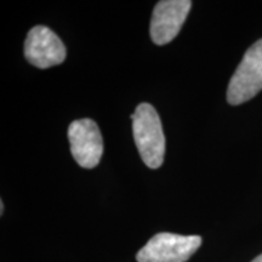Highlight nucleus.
I'll return each instance as SVG.
<instances>
[{"label":"nucleus","mask_w":262,"mask_h":262,"mask_svg":"<svg viewBox=\"0 0 262 262\" xmlns=\"http://www.w3.org/2000/svg\"><path fill=\"white\" fill-rule=\"evenodd\" d=\"M131 119L134 139L143 163L150 169L160 168L165 155V136L156 108L140 103Z\"/></svg>","instance_id":"obj_1"},{"label":"nucleus","mask_w":262,"mask_h":262,"mask_svg":"<svg viewBox=\"0 0 262 262\" xmlns=\"http://www.w3.org/2000/svg\"><path fill=\"white\" fill-rule=\"evenodd\" d=\"M64 44L47 26H35L28 32L25 41V56L34 67H54L66 60Z\"/></svg>","instance_id":"obj_5"},{"label":"nucleus","mask_w":262,"mask_h":262,"mask_svg":"<svg viewBox=\"0 0 262 262\" xmlns=\"http://www.w3.org/2000/svg\"><path fill=\"white\" fill-rule=\"evenodd\" d=\"M262 90V39L251 45L229 80L227 101L238 106Z\"/></svg>","instance_id":"obj_2"},{"label":"nucleus","mask_w":262,"mask_h":262,"mask_svg":"<svg viewBox=\"0 0 262 262\" xmlns=\"http://www.w3.org/2000/svg\"><path fill=\"white\" fill-rule=\"evenodd\" d=\"M251 262H262V254H261V255H258L257 257H255L254 260L251 261Z\"/></svg>","instance_id":"obj_7"},{"label":"nucleus","mask_w":262,"mask_h":262,"mask_svg":"<svg viewBox=\"0 0 262 262\" xmlns=\"http://www.w3.org/2000/svg\"><path fill=\"white\" fill-rule=\"evenodd\" d=\"M71 153L81 168L94 169L103 155V141L97 124L91 119H78L68 127Z\"/></svg>","instance_id":"obj_4"},{"label":"nucleus","mask_w":262,"mask_h":262,"mask_svg":"<svg viewBox=\"0 0 262 262\" xmlns=\"http://www.w3.org/2000/svg\"><path fill=\"white\" fill-rule=\"evenodd\" d=\"M202 245L199 235L162 232L153 235L136 255L137 262H186Z\"/></svg>","instance_id":"obj_3"},{"label":"nucleus","mask_w":262,"mask_h":262,"mask_svg":"<svg viewBox=\"0 0 262 262\" xmlns=\"http://www.w3.org/2000/svg\"><path fill=\"white\" fill-rule=\"evenodd\" d=\"M3 212H4V204H3V201L0 202V214L3 215Z\"/></svg>","instance_id":"obj_8"},{"label":"nucleus","mask_w":262,"mask_h":262,"mask_svg":"<svg viewBox=\"0 0 262 262\" xmlns=\"http://www.w3.org/2000/svg\"><path fill=\"white\" fill-rule=\"evenodd\" d=\"M192 8L189 0H162L155 6L150 19V38L157 45H165L179 34Z\"/></svg>","instance_id":"obj_6"}]
</instances>
